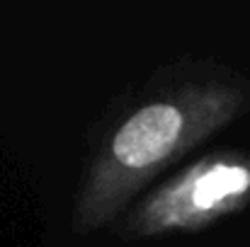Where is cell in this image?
Returning a JSON list of instances; mask_svg holds the SVG:
<instances>
[{"instance_id":"1","label":"cell","mask_w":250,"mask_h":247,"mask_svg":"<svg viewBox=\"0 0 250 247\" xmlns=\"http://www.w3.org/2000/svg\"><path fill=\"white\" fill-rule=\"evenodd\" d=\"M250 109V80L214 68L139 95L104 131L85 167L73 228L87 235L112 226L175 160Z\"/></svg>"},{"instance_id":"2","label":"cell","mask_w":250,"mask_h":247,"mask_svg":"<svg viewBox=\"0 0 250 247\" xmlns=\"http://www.w3.org/2000/svg\"><path fill=\"white\" fill-rule=\"evenodd\" d=\"M250 204V153L214 151L170 174L117 221L124 240L202 233Z\"/></svg>"}]
</instances>
